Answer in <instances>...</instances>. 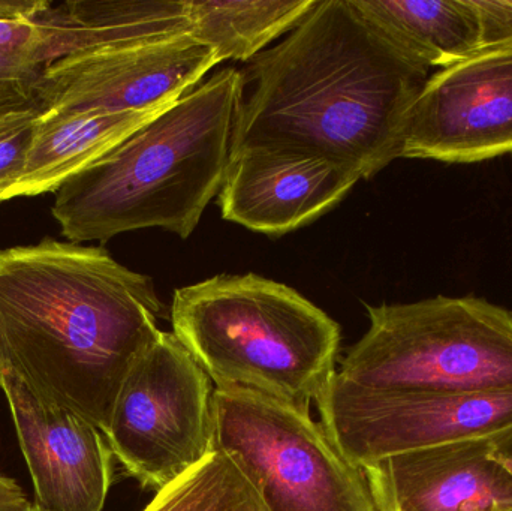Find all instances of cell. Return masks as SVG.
<instances>
[{
    "label": "cell",
    "mask_w": 512,
    "mask_h": 511,
    "mask_svg": "<svg viewBox=\"0 0 512 511\" xmlns=\"http://www.w3.org/2000/svg\"><path fill=\"white\" fill-rule=\"evenodd\" d=\"M430 71L354 0H318L242 71L231 155L313 156L370 179L402 158L406 120Z\"/></svg>",
    "instance_id": "cell-1"
},
{
    "label": "cell",
    "mask_w": 512,
    "mask_h": 511,
    "mask_svg": "<svg viewBox=\"0 0 512 511\" xmlns=\"http://www.w3.org/2000/svg\"><path fill=\"white\" fill-rule=\"evenodd\" d=\"M45 63L26 51L0 50V104L30 101Z\"/></svg>",
    "instance_id": "cell-20"
},
{
    "label": "cell",
    "mask_w": 512,
    "mask_h": 511,
    "mask_svg": "<svg viewBox=\"0 0 512 511\" xmlns=\"http://www.w3.org/2000/svg\"><path fill=\"white\" fill-rule=\"evenodd\" d=\"M32 504L21 486L11 477L0 474V511H29Z\"/></svg>",
    "instance_id": "cell-23"
},
{
    "label": "cell",
    "mask_w": 512,
    "mask_h": 511,
    "mask_svg": "<svg viewBox=\"0 0 512 511\" xmlns=\"http://www.w3.org/2000/svg\"><path fill=\"white\" fill-rule=\"evenodd\" d=\"M35 506L44 511H102L113 485L114 455L104 432L72 411L44 404L0 372Z\"/></svg>",
    "instance_id": "cell-11"
},
{
    "label": "cell",
    "mask_w": 512,
    "mask_h": 511,
    "mask_svg": "<svg viewBox=\"0 0 512 511\" xmlns=\"http://www.w3.org/2000/svg\"><path fill=\"white\" fill-rule=\"evenodd\" d=\"M159 113L45 111L39 119L26 168L2 203L11 198L56 192L66 180L110 152Z\"/></svg>",
    "instance_id": "cell-15"
},
{
    "label": "cell",
    "mask_w": 512,
    "mask_h": 511,
    "mask_svg": "<svg viewBox=\"0 0 512 511\" xmlns=\"http://www.w3.org/2000/svg\"><path fill=\"white\" fill-rule=\"evenodd\" d=\"M318 0H186L191 36L212 48L219 63L251 62L288 35Z\"/></svg>",
    "instance_id": "cell-17"
},
{
    "label": "cell",
    "mask_w": 512,
    "mask_h": 511,
    "mask_svg": "<svg viewBox=\"0 0 512 511\" xmlns=\"http://www.w3.org/2000/svg\"><path fill=\"white\" fill-rule=\"evenodd\" d=\"M26 102V101H24ZM14 104H20V102H14ZM14 104H0V108L6 107V105H14Z\"/></svg>",
    "instance_id": "cell-27"
},
{
    "label": "cell",
    "mask_w": 512,
    "mask_h": 511,
    "mask_svg": "<svg viewBox=\"0 0 512 511\" xmlns=\"http://www.w3.org/2000/svg\"><path fill=\"white\" fill-rule=\"evenodd\" d=\"M480 27L481 50L512 44V0H471Z\"/></svg>",
    "instance_id": "cell-21"
},
{
    "label": "cell",
    "mask_w": 512,
    "mask_h": 511,
    "mask_svg": "<svg viewBox=\"0 0 512 511\" xmlns=\"http://www.w3.org/2000/svg\"><path fill=\"white\" fill-rule=\"evenodd\" d=\"M219 60L191 35L71 54L48 63L33 98L45 111L159 113L197 87Z\"/></svg>",
    "instance_id": "cell-9"
},
{
    "label": "cell",
    "mask_w": 512,
    "mask_h": 511,
    "mask_svg": "<svg viewBox=\"0 0 512 511\" xmlns=\"http://www.w3.org/2000/svg\"><path fill=\"white\" fill-rule=\"evenodd\" d=\"M512 153V44L433 72L415 99L402 158L472 164Z\"/></svg>",
    "instance_id": "cell-10"
},
{
    "label": "cell",
    "mask_w": 512,
    "mask_h": 511,
    "mask_svg": "<svg viewBox=\"0 0 512 511\" xmlns=\"http://www.w3.org/2000/svg\"><path fill=\"white\" fill-rule=\"evenodd\" d=\"M243 87L239 69L216 72L66 180L51 207L62 236L164 228L188 239L224 183Z\"/></svg>",
    "instance_id": "cell-3"
},
{
    "label": "cell",
    "mask_w": 512,
    "mask_h": 511,
    "mask_svg": "<svg viewBox=\"0 0 512 511\" xmlns=\"http://www.w3.org/2000/svg\"><path fill=\"white\" fill-rule=\"evenodd\" d=\"M370 327L337 374L384 392H512V314L474 296L366 305Z\"/></svg>",
    "instance_id": "cell-5"
},
{
    "label": "cell",
    "mask_w": 512,
    "mask_h": 511,
    "mask_svg": "<svg viewBox=\"0 0 512 511\" xmlns=\"http://www.w3.org/2000/svg\"><path fill=\"white\" fill-rule=\"evenodd\" d=\"M35 17L0 18V50L26 51L45 63L41 57V32Z\"/></svg>",
    "instance_id": "cell-22"
},
{
    "label": "cell",
    "mask_w": 512,
    "mask_h": 511,
    "mask_svg": "<svg viewBox=\"0 0 512 511\" xmlns=\"http://www.w3.org/2000/svg\"><path fill=\"white\" fill-rule=\"evenodd\" d=\"M321 423L355 467L512 428V392H384L339 374L316 399Z\"/></svg>",
    "instance_id": "cell-8"
},
{
    "label": "cell",
    "mask_w": 512,
    "mask_h": 511,
    "mask_svg": "<svg viewBox=\"0 0 512 511\" xmlns=\"http://www.w3.org/2000/svg\"><path fill=\"white\" fill-rule=\"evenodd\" d=\"M363 473L378 511H512V467L493 438L400 453Z\"/></svg>",
    "instance_id": "cell-12"
},
{
    "label": "cell",
    "mask_w": 512,
    "mask_h": 511,
    "mask_svg": "<svg viewBox=\"0 0 512 511\" xmlns=\"http://www.w3.org/2000/svg\"><path fill=\"white\" fill-rule=\"evenodd\" d=\"M161 311L152 279L101 246L45 237L0 249V372L104 434Z\"/></svg>",
    "instance_id": "cell-2"
},
{
    "label": "cell",
    "mask_w": 512,
    "mask_h": 511,
    "mask_svg": "<svg viewBox=\"0 0 512 511\" xmlns=\"http://www.w3.org/2000/svg\"><path fill=\"white\" fill-rule=\"evenodd\" d=\"M354 5L429 69L447 68L481 50L471 0H354Z\"/></svg>",
    "instance_id": "cell-16"
},
{
    "label": "cell",
    "mask_w": 512,
    "mask_h": 511,
    "mask_svg": "<svg viewBox=\"0 0 512 511\" xmlns=\"http://www.w3.org/2000/svg\"><path fill=\"white\" fill-rule=\"evenodd\" d=\"M45 0L33 2H14V0H0V18H30L35 17L45 6Z\"/></svg>",
    "instance_id": "cell-24"
},
{
    "label": "cell",
    "mask_w": 512,
    "mask_h": 511,
    "mask_svg": "<svg viewBox=\"0 0 512 511\" xmlns=\"http://www.w3.org/2000/svg\"><path fill=\"white\" fill-rule=\"evenodd\" d=\"M45 63L71 54L191 35L186 0H69L35 17Z\"/></svg>",
    "instance_id": "cell-14"
},
{
    "label": "cell",
    "mask_w": 512,
    "mask_h": 511,
    "mask_svg": "<svg viewBox=\"0 0 512 511\" xmlns=\"http://www.w3.org/2000/svg\"><path fill=\"white\" fill-rule=\"evenodd\" d=\"M213 449L230 456L265 511H378L363 470L310 411L215 389Z\"/></svg>",
    "instance_id": "cell-6"
},
{
    "label": "cell",
    "mask_w": 512,
    "mask_h": 511,
    "mask_svg": "<svg viewBox=\"0 0 512 511\" xmlns=\"http://www.w3.org/2000/svg\"><path fill=\"white\" fill-rule=\"evenodd\" d=\"M215 387L173 332L126 375L105 438L114 459L143 488L161 491L213 452Z\"/></svg>",
    "instance_id": "cell-7"
},
{
    "label": "cell",
    "mask_w": 512,
    "mask_h": 511,
    "mask_svg": "<svg viewBox=\"0 0 512 511\" xmlns=\"http://www.w3.org/2000/svg\"><path fill=\"white\" fill-rule=\"evenodd\" d=\"M144 511H265L245 474L221 450L158 491Z\"/></svg>",
    "instance_id": "cell-18"
},
{
    "label": "cell",
    "mask_w": 512,
    "mask_h": 511,
    "mask_svg": "<svg viewBox=\"0 0 512 511\" xmlns=\"http://www.w3.org/2000/svg\"><path fill=\"white\" fill-rule=\"evenodd\" d=\"M171 324L215 389L310 411L336 375L339 324L294 288L254 273L177 288Z\"/></svg>",
    "instance_id": "cell-4"
},
{
    "label": "cell",
    "mask_w": 512,
    "mask_h": 511,
    "mask_svg": "<svg viewBox=\"0 0 512 511\" xmlns=\"http://www.w3.org/2000/svg\"><path fill=\"white\" fill-rule=\"evenodd\" d=\"M358 180L351 168L328 159L246 150L230 156L219 209L225 221L280 236L330 212Z\"/></svg>",
    "instance_id": "cell-13"
},
{
    "label": "cell",
    "mask_w": 512,
    "mask_h": 511,
    "mask_svg": "<svg viewBox=\"0 0 512 511\" xmlns=\"http://www.w3.org/2000/svg\"><path fill=\"white\" fill-rule=\"evenodd\" d=\"M29 511H44V510H41V509H39L38 506H35V504H32V507H30Z\"/></svg>",
    "instance_id": "cell-26"
},
{
    "label": "cell",
    "mask_w": 512,
    "mask_h": 511,
    "mask_svg": "<svg viewBox=\"0 0 512 511\" xmlns=\"http://www.w3.org/2000/svg\"><path fill=\"white\" fill-rule=\"evenodd\" d=\"M493 443H495L499 455L512 467V428L493 437Z\"/></svg>",
    "instance_id": "cell-25"
},
{
    "label": "cell",
    "mask_w": 512,
    "mask_h": 511,
    "mask_svg": "<svg viewBox=\"0 0 512 511\" xmlns=\"http://www.w3.org/2000/svg\"><path fill=\"white\" fill-rule=\"evenodd\" d=\"M41 116L35 99L0 108V203L26 168Z\"/></svg>",
    "instance_id": "cell-19"
}]
</instances>
